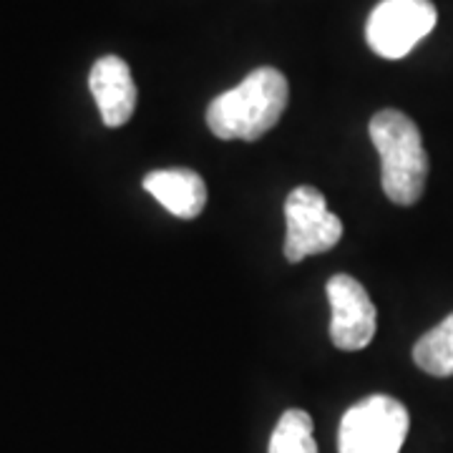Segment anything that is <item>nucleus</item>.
<instances>
[{
    "label": "nucleus",
    "mask_w": 453,
    "mask_h": 453,
    "mask_svg": "<svg viewBox=\"0 0 453 453\" xmlns=\"http://www.w3.org/2000/svg\"><path fill=\"white\" fill-rule=\"evenodd\" d=\"M288 101L290 86L285 73L273 65H262L211 101L207 127L217 139L225 142H257L282 119Z\"/></svg>",
    "instance_id": "nucleus-1"
},
{
    "label": "nucleus",
    "mask_w": 453,
    "mask_h": 453,
    "mask_svg": "<svg viewBox=\"0 0 453 453\" xmlns=\"http://www.w3.org/2000/svg\"><path fill=\"white\" fill-rule=\"evenodd\" d=\"M371 139L380 154V184L386 196L401 207L416 204L428 179V154L416 121L403 111L383 109L371 119Z\"/></svg>",
    "instance_id": "nucleus-2"
},
{
    "label": "nucleus",
    "mask_w": 453,
    "mask_h": 453,
    "mask_svg": "<svg viewBox=\"0 0 453 453\" xmlns=\"http://www.w3.org/2000/svg\"><path fill=\"white\" fill-rule=\"evenodd\" d=\"M408 411L390 395H368L350 405L338 428V453H401Z\"/></svg>",
    "instance_id": "nucleus-3"
},
{
    "label": "nucleus",
    "mask_w": 453,
    "mask_h": 453,
    "mask_svg": "<svg viewBox=\"0 0 453 453\" xmlns=\"http://www.w3.org/2000/svg\"><path fill=\"white\" fill-rule=\"evenodd\" d=\"M431 0H380L365 23V41L375 56L398 61L436 28Z\"/></svg>",
    "instance_id": "nucleus-4"
},
{
    "label": "nucleus",
    "mask_w": 453,
    "mask_h": 453,
    "mask_svg": "<svg viewBox=\"0 0 453 453\" xmlns=\"http://www.w3.org/2000/svg\"><path fill=\"white\" fill-rule=\"evenodd\" d=\"M285 257L303 262L312 255L333 250L342 237V222L327 210L325 195L315 187H295L285 199Z\"/></svg>",
    "instance_id": "nucleus-5"
},
{
    "label": "nucleus",
    "mask_w": 453,
    "mask_h": 453,
    "mask_svg": "<svg viewBox=\"0 0 453 453\" xmlns=\"http://www.w3.org/2000/svg\"><path fill=\"white\" fill-rule=\"evenodd\" d=\"M330 340L340 350H363L378 327V312L368 290L350 275H333L327 282Z\"/></svg>",
    "instance_id": "nucleus-6"
},
{
    "label": "nucleus",
    "mask_w": 453,
    "mask_h": 453,
    "mask_svg": "<svg viewBox=\"0 0 453 453\" xmlns=\"http://www.w3.org/2000/svg\"><path fill=\"white\" fill-rule=\"evenodd\" d=\"M88 86H91L98 113L109 129L124 127L134 116L139 94H136V83L131 76L129 64L124 58H119V56L98 58L91 68Z\"/></svg>",
    "instance_id": "nucleus-7"
},
{
    "label": "nucleus",
    "mask_w": 453,
    "mask_h": 453,
    "mask_svg": "<svg viewBox=\"0 0 453 453\" xmlns=\"http://www.w3.org/2000/svg\"><path fill=\"white\" fill-rule=\"evenodd\" d=\"M142 184L179 219H195L207 207V184L192 169H157L149 172Z\"/></svg>",
    "instance_id": "nucleus-8"
},
{
    "label": "nucleus",
    "mask_w": 453,
    "mask_h": 453,
    "mask_svg": "<svg viewBox=\"0 0 453 453\" xmlns=\"http://www.w3.org/2000/svg\"><path fill=\"white\" fill-rule=\"evenodd\" d=\"M413 360L434 378L453 375V312L413 345Z\"/></svg>",
    "instance_id": "nucleus-9"
},
{
    "label": "nucleus",
    "mask_w": 453,
    "mask_h": 453,
    "mask_svg": "<svg viewBox=\"0 0 453 453\" xmlns=\"http://www.w3.org/2000/svg\"><path fill=\"white\" fill-rule=\"evenodd\" d=\"M267 453H318L310 413L300 408L285 411L273 431Z\"/></svg>",
    "instance_id": "nucleus-10"
}]
</instances>
